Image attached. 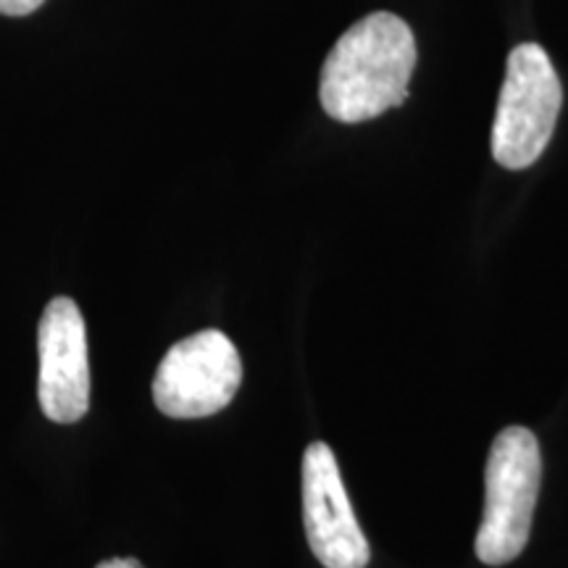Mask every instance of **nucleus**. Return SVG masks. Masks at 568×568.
Listing matches in <instances>:
<instances>
[{"instance_id":"1","label":"nucleus","mask_w":568,"mask_h":568,"mask_svg":"<svg viewBox=\"0 0 568 568\" xmlns=\"http://www.w3.org/2000/svg\"><path fill=\"white\" fill-rule=\"evenodd\" d=\"M416 38L400 17L368 13L335 42L318 82L324 111L335 122L361 124L406 103L416 69Z\"/></svg>"},{"instance_id":"2","label":"nucleus","mask_w":568,"mask_h":568,"mask_svg":"<svg viewBox=\"0 0 568 568\" xmlns=\"http://www.w3.org/2000/svg\"><path fill=\"white\" fill-rule=\"evenodd\" d=\"M542 453L527 426H506L489 447L485 468V516L477 531V558L485 566H506L529 542Z\"/></svg>"},{"instance_id":"3","label":"nucleus","mask_w":568,"mask_h":568,"mask_svg":"<svg viewBox=\"0 0 568 568\" xmlns=\"http://www.w3.org/2000/svg\"><path fill=\"white\" fill-rule=\"evenodd\" d=\"M564 84L537 42L510 51L493 124V155L503 169L521 172L545 153L556 132Z\"/></svg>"},{"instance_id":"4","label":"nucleus","mask_w":568,"mask_h":568,"mask_svg":"<svg viewBox=\"0 0 568 568\" xmlns=\"http://www.w3.org/2000/svg\"><path fill=\"white\" fill-rule=\"evenodd\" d=\"M243 382V361L224 332L203 329L172 345L153 379V403L169 418L224 410Z\"/></svg>"},{"instance_id":"5","label":"nucleus","mask_w":568,"mask_h":568,"mask_svg":"<svg viewBox=\"0 0 568 568\" xmlns=\"http://www.w3.org/2000/svg\"><path fill=\"white\" fill-rule=\"evenodd\" d=\"M38 400L53 424H77L90 408V361L84 316L71 297L59 295L38 324Z\"/></svg>"},{"instance_id":"6","label":"nucleus","mask_w":568,"mask_h":568,"mask_svg":"<svg viewBox=\"0 0 568 568\" xmlns=\"http://www.w3.org/2000/svg\"><path fill=\"white\" fill-rule=\"evenodd\" d=\"M303 524L311 552L324 568L368 566L372 548L353 514L335 453L324 443H311L303 453Z\"/></svg>"},{"instance_id":"7","label":"nucleus","mask_w":568,"mask_h":568,"mask_svg":"<svg viewBox=\"0 0 568 568\" xmlns=\"http://www.w3.org/2000/svg\"><path fill=\"white\" fill-rule=\"evenodd\" d=\"M45 0H0V13L3 17H30Z\"/></svg>"},{"instance_id":"8","label":"nucleus","mask_w":568,"mask_h":568,"mask_svg":"<svg viewBox=\"0 0 568 568\" xmlns=\"http://www.w3.org/2000/svg\"><path fill=\"white\" fill-rule=\"evenodd\" d=\"M95 568H145L138 558H109L103 564H98Z\"/></svg>"}]
</instances>
